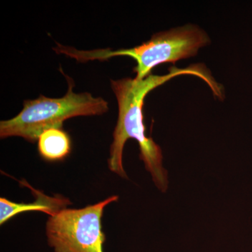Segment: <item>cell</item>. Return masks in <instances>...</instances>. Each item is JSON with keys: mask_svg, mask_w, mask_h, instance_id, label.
<instances>
[{"mask_svg": "<svg viewBox=\"0 0 252 252\" xmlns=\"http://www.w3.org/2000/svg\"><path fill=\"white\" fill-rule=\"evenodd\" d=\"M38 151L47 161H60L69 156L72 150L70 137L61 128L45 131L38 139Z\"/></svg>", "mask_w": 252, "mask_h": 252, "instance_id": "obj_6", "label": "cell"}, {"mask_svg": "<svg viewBox=\"0 0 252 252\" xmlns=\"http://www.w3.org/2000/svg\"><path fill=\"white\" fill-rule=\"evenodd\" d=\"M68 91L61 98L44 95L26 99L22 111L13 119L0 122V137H20L34 143L45 131L61 128L63 122L72 117L102 115L108 112V102L89 93L75 94L74 81L65 76Z\"/></svg>", "mask_w": 252, "mask_h": 252, "instance_id": "obj_3", "label": "cell"}, {"mask_svg": "<svg viewBox=\"0 0 252 252\" xmlns=\"http://www.w3.org/2000/svg\"><path fill=\"white\" fill-rule=\"evenodd\" d=\"M182 74L201 78L211 89L217 85L208 69L201 64L184 69L172 67L165 75L149 74L144 79L135 77L111 80V87L119 105V117L109 149L108 167L111 171L122 178H127L123 165V152L126 142L129 139H135L140 146L141 160L152 175L154 184L160 191H166L168 178L166 170L162 167L161 149L152 138L146 135L142 109L144 99L149 92L172 78Z\"/></svg>", "mask_w": 252, "mask_h": 252, "instance_id": "obj_1", "label": "cell"}, {"mask_svg": "<svg viewBox=\"0 0 252 252\" xmlns=\"http://www.w3.org/2000/svg\"><path fill=\"white\" fill-rule=\"evenodd\" d=\"M23 184L29 187L35 199L31 203H18L5 198H0V224H4L13 217L26 212H41L47 214L49 217L54 216L72 204L69 198L63 195L50 196L41 190L31 187L27 182Z\"/></svg>", "mask_w": 252, "mask_h": 252, "instance_id": "obj_5", "label": "cell"}, {"mask_svg": "<svg viewBox=\"0 0 252 252\" xmlns=\"http://www.w3.org/2000/svg\"><path fill=\"white\" fill-rule=\"evenodd\" d=\"M118 195L84 208H66L46 222V233L54 252H104L106 238L102 229L104 208Z\"/></svg>", "mask_w": 252, "mask_h": 252, "instance_id": "obj_4", "label": "cell"}, {"mask_svg": "<svg viewBox=\"0 0 252 252\" xmlns=\"http://www.w3.org/2000/svg\"><path fill=\"white\" fill-rule=\"evenodd\" d=\"M207 33L193 25H187L154 34L150 40L132 49L112 51L109 49L80 51L59 44L56 51L79 62L106 61L115 56H128L135 60L134 68L137 79L148 77L153 68L165 63H175L195 56L200 48L210 43Z\"/></svg>", "mask_w": 252, "mask_h": 252, "instance_id": "obj_2", "label": "cell"}]
</instances>
